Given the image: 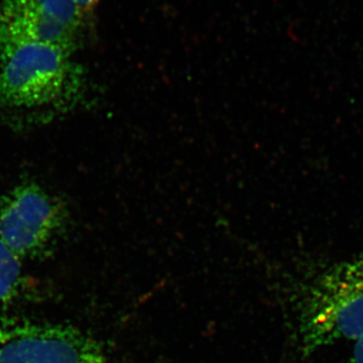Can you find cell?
Wrapping results in <instances>:
<instances>
[{
  "mask_svg": "<svg viewBox=\"0 0 363 363\" xmlns=\"http://www.w3.org/2000/svg\"><path fill=\"white\" fill-rule=\"evenodd\" d=\"M85 89L84 73L72 54L42 43L0 50V107L7 111H65Z\"/></svg>",
  "mask_w": 363,
  "mask_h": 363,
  "instance_id": "6da1fadb",
  "label": "cell"
},
{
  "mask_svg": "<svg viewBox=\"0 0 363 363\" xmlns=\"http://www.w3.org/2000/svg\"><path fill=\"white\" fill-rule=\"evenodd\" d=\"M28 11L57 21L84 35L86 21L75 0H9Z\"/></svg>",
  "mask_w": 363,
  "mask_h": 363,
  "instance_id": "8992f818",
  "label": "cell"
},
{
  "mask_svg": "<svg viewBox=\"0 0 363 363\" xmlns=\"http://www.w3.org/2000/svg\"><path fill=\"white\" fill-rule=\"evenodd\" d=\"M298 324L305 355L363 339V253L314 281L301 305Z\"/></svg>",
  "mask_w": 363,
  "mask_h": 363,
  "instance_id": "7a4b0ae2",
  "label": "cell"
},
{
  "mask_svg": "<svg viewBox=\"0 0 363 363\" xmlns=\"http://www.w3.org/2000/svg\"><path fill=\"white\" fill-rule=\"evenodd\" d=\"M21 281L20 257L0 240V305L16 297Z\"/></svg>",
  "mask_w": 363,
  "mask_h": 363,
  "instance_id": "52a82bcc",
  "label": "cell"
},
{
  "mask_svg": "<svg viewBox=\"0 0 363 363\" xmlns=\"http://www.w3.org/2000/svg\"><path fill=\"white\" fill-rule=\"evenodd\" d=\"M75 2L77 4L79 11L82 14L83 18L87 23L90 16H92L93 11L96 9L99 0H75Z\"/></svg>",
  "mask_w": 363,
  "mask_h": 363,
  "instance_id": "ba28073f",
  "label": "cell"
},
{
  "mask_svg": "<svg viewBox=\"0 0 363 363\" xmlns=\"http://www.w3.org/2000/svg\"><path fill=\"white\" fill-rule=\"evenodd\" d=\"M353 362L363 363V339L354 343L353 350Z\"/></svg>",
  "mask_w": 363,
  "mask_h": 363,
  "instance_id": "9c48e42d",
  "label": "cell"
},
{
  "mask_svg": "<svg viewBox=\"0 0 363 363\" xmlns=\"http://www.w3.org/2000/svg\"><path fill=\"white\" fill-rule=\"evenodd\" d=\"M0 363H106L89 334L71 325L16 320L0 324Z\"/></svg>",
  "mask_w": 363,
  "mask_h": 363,
  "instance_id": "3957f363",
  "label": "cell"
},
{
  "mask_svg": "<svg viewBox=\"0 0 363 363\" xmlns=\"http://www.w3.org/2000/svg\"><path fill=\"white\" fill-rule=\"evenodd\" d=\"M65 222L63 205L33 184L16 187L0 206V240L20 259L49 247Z\"/></svg>",
  "mask_w": 363,
  "mask_h": 363,
  "instance_id": "277c9868",
  "label": "cell"
},
{
  "mask_svg": "<svg viewBox=\"0 0 363 363\" xmlns=\"http://www.w3.org/2000/svg\"><path fill=\"white\" fill-rule=\"evenodd\" d=\"M83 35L9 0H0V50L33 42L61 48L73 55Z\"/></svg>",
  "mask_w": 363,
  "mask_h": 363,
  "instance_id": "5b68a950",
  "label": "cell"
}]
</instances>
